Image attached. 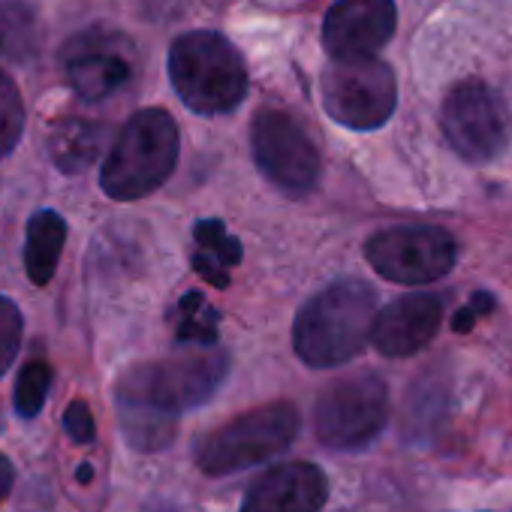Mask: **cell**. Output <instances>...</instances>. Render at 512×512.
I'll return each mask as SVG.
<instances>
[{"label":"cell","instance_id":"obj_1","mask_svg":"<svg viewBox=\"0 0 512 512\" xmlns=\"http://www.w3.org/2000/svg\"><path fill=\"white\" fill-rule=\"evenodd\" d=\"M226 371L229 356L223 350H199L130 368L118 383V422L124 440L139 452L169 446L178 416L205 404L220 389Z\"/></svg>","mask_w":512,"mask_h":512},{"label":"cell","instance_id":"obj_2","mask_svg":"<svg viewBox=\"0 0 512 512\" xmlns=\"http://www.w3.org/2000/svg\"><path fill=\"white\" fill-rule=\"evenodd\" d=\"M377 293L356 278L335 281L296 317L293 347L311 368H335L356 359L371 341Z\"/></svg>","mask_w":512,"mask_h":512},{"label":"cell","instance_id":"obj_3","mask_svg":"<svg viewBox=\"0 0 512 512\" xmlns=\"http://www.w3.org/2000/svg\"><path fill=\"white\" fill-rule=\"evenodd\" d=\"M169 79L181 103L196 115H226L247 94V70L238 49L211 31H193L172 43Z\"/></svg>","mask_w":512,"mask_h":512},{"label":"cell","instance_id":"obj_4","mask_svg":"<svg viewBox=\"0 0 512 512\" xmlns=\"http://www.w3.org/2000/svg\"><path fill=\"white\" fill-rule=\"evenodd\" d=\"M178 163V127L163 109L136 112L118 133L103 169L100 187L118 202L154 193Z\"/></svg>","mask_w":512,"mask_h":512},{"label":"cell","instance_id":"obj_5","mask_svg":"<svg viewBox=\"0 0 512 512\" xmlns=\"http://www.w3.org/2000/svg\"><path fill=\"white\" fill-rule=\"evenodd\" d=\"M299 428L302 419L293 404H266L208 431L193 446V458L205 473L229 476L284 455L293 446Z\"/></svg>","mask_w":512,"mask_h":512},{"label":"cell","instance_id":"obj_6","mask_svg":"<svg viewBox=\"0 0 512 512\" xmlns=\"http://www.w3.org/2000/svg\"><path fill=\"white\" fill-rule=\"evenodd\" d=\"M389 419V389L377 374H353L332 383L314 407L317 440L338 452L371 446Z\"/></svg>","mask_w":512,"mask_h":512},{"label":"cell","instance_id":"obj_7","mask_svg":"<svg viewBox=\"0 0 512 512\" xmlns=\"http://www.w3.org/2000/svg\"><path fill=\"white\" fill-rule=\"evenodd\" d=\"M398 103L395 73L380 58L332 61L323 73V106L350 130L383 127Z\"/></svg>","mask_w":512,"mask_h":512},{"label":"cell","instance_id":"obj_8","mask_svg":"<svg viewBox=\"0 0 512 512\" xmlns=\"http://www.w3.org/2000/svg\"><path fill=\"white\" fill-rule=\"evenodd\" d=\"M368 263L392 284H431L455 266V241L440 226H392L368 238Z\"/></svg>","mask_w":512,"mask_h":512},{"label":"cell","instance_id":"obj_9","mask_svg":"<svg viewBox=\"0 0 512 512\" xmlns=\"http://www.w3.org/2000/svg\"><path fill=\"white\" fill-rule=\"evenodd\" d=\"M440 124L455 154L467 163H488L509 145V112L479 79L458 82L446 94Z\"/></svg>","mask_w":512,"mask_h":512},{"label":"cell","instance_id":"obj_10","mask_svg":"<svg viewBox=\"0 0 512 512\" xmlns=\"http://www.w3.org/2000/svg\"><path fill=\"white\" fill-rule=\"evenodd\" d=\"M253 160L260 172L287 193H308L320 178V154L308 133L284 112L263 109L250 127Z\"/></svg>","mask_w":512,"mask_h":512},{"label":"cell","instance_id":"obj_11","mask_svg":"<svg viewBox=\"0 0 512 512\" xmlns=\"http://www.w3.org/2000/svg\"><path fill=\"white\" fill-rule=\"evenodd\" d=\"M67 79L88 103L106 100L121 91L133 76V43L109 28L76 34L64 49Z\"/></svg>","mask_w":512,"mask_h":512},{"label":"cell","instance_id":"obj_12","mask_svg":"<svg viewBox=\"0 0 512 512\" xmlns=\"http://www.w3.org/2000/svg\"><path fill=\"white\" fill-rule=\"evenodd\" d=\"M398 25L395 0H335L323 22V46L332 61L377 58Z\"/></svg>","mask_w":512,"mask_h":512},{"label":"cell","instance_id":"obj_13","mask_svg":"<svg viewBox=\"0 0 512 512\" xmlns=\"http://www.w3.org/2000/svg\"><path fill=\"white\" fill-rule=\"evenodd\" d=\"M326 497L329 479L317 464L287 461L250 485L241 512H320Z\"/></svg>","mask_w":512,"mask_h":512},{"label":"cell","instance_id":"obj_14","mask_svg":"<svg viewBox=\"0 0 512 512\" xmlns=\"http://www.w3.org/2000/svg\"><path fill=\"white\" fill-rule=\"evenodd\" d=\"M440 323H443L440 296L410 293L404 299H395L374 317L371 344L389 359H404L419 353L428 341H434Z\"/></svg>","mask_w":512,"mask_h":512},{"label":"cell","instance_id":"obj_15","mask_svg":"<svg viewBox=\"0 0 512 512\" xmlns=\"http://www.w3.org/2000/svg\"><path fill=\"white\" fill-rule=\"evenodd\" d=\"M67 241V223L58 211H37L28 220L25 235V272L37 287H46L55 278L61 250Z\"/></svg>","mask_w":512,"mask_h":512},{"label":"cell","instance_id":"obj_16","mask_svg":"<svg viewBox=\"0 0 512 512\" xmlns=\"http://www.w3.org/2000/svg\"><path fill=\"white\" fill-rule=\"evenodd\" d=\"M193 269L211 284V287H226L229 284V269L241 263V244L226 232V226L214 217L199 220L193 226Z\"/></svg>","mask_w":512,"mask_h":512},{"label":"cell","instance_id":"obj_17","mask_svg":"<svg viewBox=\"0 0 512 512\" xmlns=\"http://www.w3.org/2000/svg\"><path fill=\"white\" fill-rule=\"evenodd\" d=\"M40 43L37 10L22 0H0V64H28L40 52Z\"/></svg>","mask_w":512,"mask_h":512},{"label":"cell","instance_id":"obj_18","mask_svg":"<svg viewBox=\"0 0 512 512\" xmlns=\"http://www.w3.org/2000/svg\"><path fill=\"white\" fill-rule=\"evenodd\" d=\"M103 145V127L85 118H64L49 133V154L61 172H82L88 169Z\"/></svg>","mask_w":512,"mask_h":512},{"label":"cell","instance_id":"obj_19","mask_svg":"<svg viewBox=\"0 0 512 512\" xmlns=\"http://www.w3.org/2000/svg\"><path fill=\"white\" fill-rule=\"evenodd\" d=\"M175 338L178 344L211 347L217 341V311L202 293H187L175 308Z\"/></svg>","mask_w":512,"mask_h":512},{"label":"cell","instance_id":"obj_20","mask_svg":"<svg viewBox=\"0 0 512 512\" xmlns=\"http://www.w3.org/2000/svg\"><path fill=\"white\" fill-rule=\"evenodd\" d=\"M49 386H52V368L43 359L28 362L16 380V395H13L19 416H25V419L40 416V410L49 398Z\"/></svg>","mask_w":512,"mask_h":512},{"label":"cell","instance_id":"obj_21","mask_svg":"<svg viewBox=\"0 0 512 512\" xmlns=\"http://www.w3.org/2000/svg\"><path fill=\"white\" fill-rule=\"evenodd\" d=\"M25 130V103L10 76L0 70V160L13 154Z\"/></svg>","mask_w":512,"mask_h":512},{"label":"cell","instance_id":"obj_22","mask_svg":"<svg viewBox=\"0 0 512 512\" xmlns=\"http://www.w3.org/2000/svg\"><path fill=\"white\" fill-rule=\"evenodd\" d=\"M19 347H22V314L10 299L0 296V377L7 374V368L19 356Z\"/></svg>","mask_w":512,"mask_h":512},{"label":"cell","instance_id":"obj_23","mask_svg":"<svg viewBox=\"0 0 512 512\" xmlns=\"http://www.w3.org/2000/svg\"><path fill=\"white\" fill-rule=\"evenodd\" d=\"M64 428L76 443H91L97 437V425H94V413L88 410L85 401H73L64 413Z\"/></svg>","mask_w":512,"mask_h":512},{"label":"cell","instance_id":"obj_24","mask_svg":"<svg viewBox=\"0 0 512 512\" xmlns=\"http://www.w3.org/2000/svg\"><path fill=\"white\" fill-rule=\"evenodd\" d=\"M13 479H16V470L10 464L7 455H0V503L7 500V494L13 491Z\"/></svg>","mask_w":512,"mask_h":512},{"label":"cell","instance_id":"obj_25","mask_svg":"<svg viewBox=\"0 0 512 512\" xmlns=\"http://www.w3.org/2000/svg\"><path fill=\"white\" fill-rule=\"evenodd\" d=\"M494 305H497V302H494V296H491V293H473V299H470V305H467V308H470L476 317H485V314H491V311H494Z\"/></svg>","mask_w":512,"mask_h":512},{"label":"cell","instance_id":"obj_26","mask_svg":"<svg viewBox=\"0 0 512 512\" xmlns=\"http://www.w3.org/2000/svg\"><path fill=\"white\" fill-rule=\"evenodd\" d=\"M473 320H476V314H473L470 308H458L455 317H452V329H455L458 335H464V332L473 329Z\"/></svg>","mask_w":512,"mask_h":512},{"label":"cell","instance_id":"obj_27","mask_svg":"<svg viewBox=\"0 0 512 512\" xmlns=\"http://www.w3.org/2000/svg\"><path fill=\"white\" fill-rule=\"evenodd\" d=\"M91 476H94V470H91L88 464H82V467H79V479H82V482H91Z\"/></svg>","mask_w":512,"mask_h":512}]
</instances>
